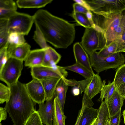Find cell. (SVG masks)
Masks as SVG:
<instances>
[{
  "label": "cell",
  "instance_id": "6da1fadb",
  "mask_svg": "<svg viewBox=\"0 0 125 125\" xmlns=\"http://www.w3.org/2000/svg\"><path fill=\"white\" fill-rule=\"evenodd\" d=\"M33 16L36 27L46 41L55 47L66 48L73 42L75 35L74 24L42 9L38 10Z\"/></svg>",
  "mask_w": 125,
  "mask_h": 125
},
{
  "label": "cell",
  "instance_id": "7a4b0ae2",
  "mask_svg": "<svg viewBox=\"0 0 125 125\" xmlns=\"http://www.w3.org/2000/svg\"><path fill=\"white\" fill-rule=\"evenodd\" d=\"M10 87V96L4 107L14 125H24L36 111L34 102L29 96L25 84L18 81Z\"/></svg>",
  "mask_w": 125,
  "mask_h": 125
},
{
  "label": "cell",
  "instance_id": "3957f363",
  "mask_svg": "<svg viewBox=\"0 0 125 125\" xmlns=\"http://www.w3.org/2000/svg\"><path fill=\"white\" fill-rule=\"evenodd\" d=\"M92 14L94 23L105 39V47L120 39L125 28V9L117 13Z\"/></svg>",
  "mask_w": 125,
  "mask_h": 125
},
{
  "label": "cell",
  "instance_id": "277c9868",
  "mask_svg": "<svg viewBox=\"0 0 125 125\" xmlns=\"http://www.w3.org/2000/svg\"><path fill=\"white\" fill-rule=\"evenodd\" d=\"M89 55L91 67L98 74L110 69L118 68L124 64L125 62V55L121 52L107 57H101L95 51Z\"/></svg>",
  "mask_w": 125,
  "mask_h": 125
},
{
  "label": "cell",
  "instance_id": "5b68a950",
  "mask_svg": "<svg viewBox=\"0 0 125 125\" xmlns=\"http://www.w3.org/2000/svg\"><path fill=\"white\" fill-rule=\"evenodd\" d=\"M90 55L105 46L106 41L102 32L96 26L86 28L80 43Z\"/></svg>",
  "mask_w": 125,
  "mask_h": 125
},
{
  "label": "cell",
  "instance_id": "8992f818",
  "mask_svg": "<svg viewBox=\"0 0 125 125\" xmlns=\"http://www.w3.org/2000/svg\"><path fill=\"white\" fill-rule=\"evenodd\" d=\"M34 23L33 15L17 12L8 20V33L9 34L11 32H16L27 35Z\"/></svg>",
  "mask_w": 125,
  "mask_h": 125
},
{
  "label": "cell",
  "instance_id": "52a82bcc",
  "mask_svg": "<svg viewBox=\"0 0 125 125\" xmlns=\"http://www.w3.org/2000/svg\"><path fill=\"white\" fill-rule=\"evenodd\" d=\"M23 62L14 58H9L0 70V79L7 86L10 87L18 82L23 68Z\"/></svg>",
  "mask_w": 125,
  "mask_h": 125
},
{
  "label": "cell",
  "instance_id": "ba28073f",
  "mask_svg": "<svg viewBox=\"0 0 125 125\" xmlns=\"http://www.w3.org/2000/svg\"><path fill=\"white\" fill-rule=\"evenodd\" d=\"M86 6L93 13H115L125 9V0H84Z\"/></svg>",
  "mask_w": 125,
  "mask_h": 125
},
{
  "label": "cell",
  "instance_id": "9c48e42d",
  "mask_svg": "<svg viewBox=\"0 0 125 125\" xmlns=\"http://www.w3.org/2000/svg\"><path fill=\"white\" fill-rule=\"evenodd\" d=\"M31 75L33 78L40 81L46 79L66 78L68 72L61 66L56 65L48 67L41 65L31 68Z\"/></svg>",
  "mask_w": 125,
  "mask_h": 125
},
{
  "label": "cell",
  "instance_id": "30bf717a",
  "mask_svg": "<svg viewBox=\"0 0 125 125\" xmlns=\"http://www.w3.org/2000/svg\"><path fill=\"white\" fill-rule=\"evenodd\" d=\"M25 85L29 96L34 103L39 104L46 101L45 92L40 81L33 78Z\"/></svg>",
  "mask_w": 125,
  "mask_h": 125
},
{
  "label": "cell",
  "instance_id": "8fae6325",
  "mask_svg": "<svg viewBox=\"0 0 125 125\" xmlns=\"http://www.w3.org/2000/svg\"><path fill=\"white\" fill-rule=\"evenodd\" d=\"M54 98L38 104L39 108L37 111L42 123L45 125H52Z\"/></svg>",
  "mask_w": 125,
  "mask_h": 125
},
{
  "label": "cell",
  "instance_id": "7c38bea8",
  "mask_svg": "<svg viewBox=\"0 0 125 125\" xmlns=\"http://www.w3.org/2000/svg\"><path fill=\"white\" fill-rule=\"evenodd\" d=\"M31 46L25 43L19 45L9 44L7 49L8 59L12 58L25 61L31 51Z\"/></svg>",
  "mask_w": 125,
  "mask_h": 125
},
{
  "label": "cell",
  "instance_id": "4fadbf2b",
  "mask_svg": "<svg viewBox=\"0 0 125 125\" xmlns=\"http://www.w3.org/2000/svg\"><path fill=\"white\" fill-rule=\"evenodd\" d=\"M73 51L76 63L84 67L94 74V73L91 67L88 54L81 44L78 42L75 43Z\"/></svg>",
  "mask_w": 125,
  "mask_h": 125
},
{
  "label": "cell",
  "instance_id": "5bb4252c",
  "mask_svg": "<svg viewBox=\"0 0 125 125\" xmlns=\"http://www.w3.org/2000/svg\"><path fill=\"white\" fill-rule=\"evenodd\" d=\"M46 48L31 50L24 61L25 66L31 68L42 65Z\"/></svg>",
  "mask_w": 125,
  "mask_h": 125
},
{
  "label": "cell",
  "instance_id": "9a60e30c",
  "mask_svg": "<svg viewBox=\"0 0 125 125\" xmlns=\"http://www.w3.org/2000/svg\"><path fill=\"white\" fill-rule=\"evenodd\" d=\"M124 100L123 97L116 89L111 97L105 102L108 107L110 117L114 115L121 110L123 105Z\"/></svg>",
  "mask_w": 125,
  "mask_h": 125
},
{
  "label": "cell",
  "instance_id": "2e32d148",
  "mask_svg": "<svg viewBox=\"0 0 125 125\" xmlns=\"http://www.w3.org/2000/svg\"><path fill=\"white\" fill-rule=\"evenodd\" d=\"M103 84V82L99 74L94 73L84 93L89 98L92 99L101 92Z\"/></svg>",
  "mask_w": 125,
  "mask_h": 125
},
{
  "label": "cell",
  "instance_id": "e0dca14e",
  "mask_svg": "<svg viewBox=\"0 0 125 125\" xmlns=\"http://www.w3.org/2000/svg\"><path fill=\"white\" fill-rule=\"evenodd\" d=\"M16 3L12 0H0V19L8 20L17 11Z\"/></svg>",
  "mask_w": 125,
  "mask_h": 125
},
{
  "label": "cell",
  "instance_id": "ac0fdd59",
  "mask_svg": "<svg viewBox=\"0 0 125 125\" xmlns=\"http://www.w3.org/2000/svg\"><path fill=\"white\" fill-rule=\"evenodd\" d=\"M62 78H50L40 81L45 92L46 101L55 97L56 88Z\"/></svg>",
  "mask_w": 125,
  "mask_h": 125
},
{
  "label": "cell",
  "instance_id": "d6986e66",
  "mask_svg": "<svg viewBox=\"0 0 125 125\" xmlns=\"http://www.w3.org/2000/svg\"><path fill=\"white\" fill-rule=\"evenodd\" d=\"M67 118L62 111L59 101L55 97L53 101V115L52 125H66Z\"/></svg>",
  "mask_w": 125,
  "mask_h": 125
},
{
  "label": "cell",
  "instance_id": "ffe728a7",
  "mask_svg": "<svg viewBox=\"0 0 125 125\" xmlns=\"http://www.w3.org/2000/svg\"><path fill=\"white\" fill-rule=\"evenodd\" d=\"M61 55L52 48L48 46L46 49L45 56L42 65L53 67L60 61Z\"/></svg>",
  "mask_w": 125,
  "mask_h": 125
},
{
  "label": "cell",
  "instance_id": "44dd1931",
  "mask_svg": "<svg viewBox=\"0 0 125 125\" xmlns=\"http://www.w3.org/2000/svg\"><path fill=\"white\" fill-rule=\"evenodd\" d=\"M65 78H63L61 80L56 88L55 94V97L57 98L62 109L63 112L66 95L68 86L65 81Z\"/></svg>",
  "mask_w": 125,
  "mask_h": 125
},
{
  "label": "cell",
  "instance_id": "7402d4cb",
  "mask_svg": "<svg viewBox=\"0 0 125 125\" xmlns=\"http://www.w3.org/2000/svg\"><path fill=\"white\" fill-rule=\"evenodd\" d=\"M98 109L87 107L84 109L80 118L79 125H91L97 118Z\"/></svg>",
  "mask_w": 125,
  "mask_h": 125
},
{
  "label": "cell",
  "instance_id": "603a6c76",
  "mask_svg": "<svg viewBox=\"0 0 125 125\" xmlns=\"http://www.w3.org/2000/svg\"><path fill=\"white\" fill-rule=\"evenodd\" d=\"M52 0H18L16 3L20 8H39L44 7Z\"/></svg>",
  "mask_w": 125,
  "mask_h": 125
},
{
  "label": "cell",
  "instance_id": "cb8c5ba5",
  "mask_svg": "<svg viewBox=\"0 0 125 125\" xmlns=\"http://www.w3.org/2000/svg\"><path fill=\"white\" fill-rule=\"evenodd\" d=\"M110 118V114L107 105L104 101H103L98 109L96 125H105Z\"/></svg>",
  "mask_w": 125,
  "mask_h": 125
},
{
  "label": "cell",
  "instance_id": "d4e9b609",
  "mask_svg": "<svg viewBox=\"0 0 125 125\" xmlns=\"http://www.w3.org/2000/svg\"><path fill=\"white\" fill-rule=\"evenodd\" d=\"M103 84L100 92V97L98 101L102 102L105 99L104 101L106 102L112 96L116 89L113 81L112 82H109L107 85L105 84V80H103Z\"/></svg>",
  "mask_w": 125,
  "mask_h": 125
},
{
  "label": "cell",
  "instance_id": "484cf974",
  "mask_svg": "<svg viewBox=\"0 0 125 125\" xmlns=\"http://www.w3.org/2000/svg\"><path fill=\"white\" fill-rule=\"evenodd\" d=\"M61 67L66 70H67L82 75L85 79L92 77L93 75L85 67L76 63L70 66H61Z\"/></svg>",
  "mask_w": 125,
  "mask_h": 125
},
{
  "label": "cell",
  "instance_id": "4316f807",
  "mask_svg": "<svg viewBox=\"0 0 125 125\" xmlns=\"http://www.w3.org/2000/svg\"><path fill=\"white\" fill-rule=\"evenodd\" d=\"M7 24L8 20L0 19V48L8 42Z\"/></svg>",
  "mask_w": 125,
  "mask_h": 125
},
{
  "label": "cell",
  "instance_id": "83f0119b",
  "mask_svg": "<svg viewBox=\"0 0 125 125\" xmlns=\"http://www.w3.org/2000/svg\"><path fill=\"white\" fill-rule=\"evenodd\" d=\"M113 81L116 89L121 85L125 84V64L118 68Z\"/></svg>",
  "mask_w": 125,
  "mask_h": 125
},
{
  "label": "cell",
  "instance_id": "f1b7e54d",
  "mask_svg": "<svg viewBox=\"0 0 125 125\" xmlns=\"http://www.w3.org/2000/svg\"><path fill=\"white\" fill-rule=\"evenodd\" d=\"M71 16L79 25L86 28L93 27V26L86 15L82 14L75 13L73 11Z\"/></svg>",
  "mask_w": 125,
  "mask_h": 125
},
{
  "label": "cell",
  "instance_id": "f546056e",
  "mask_svg": "<svg viewBox=\"0 0 125 125\" xmlns=\"http://www.w3.org/2000/svg\"><path fill=\"white\" fill-rule=\"evenodd\" d=\"M92 77L80 81H77L74 79L69 80L65 78V81L68 85L78 88L80 89L81 94L84 92Z\"/></svg>",
  "mask_w": 125,
  "mask_h": 125
},
{
  "label": "cell",
  "instance_id": "4dcf8cb0",
  "mask_svg": "<svg viewBox=\"0 0 125 125\" xmlns=\"http://www.w3.org/2000/svg\"><path fill=\"white\" fill-rule=\"evenodd\" d=\"M24 36L16 32L11 33L9 35L8 42L9 44L17 45H22L25 43Z\"/></svg>",
  "mask_w": 125,
  "mask_h": 125
},
{
  "label": "cell",
  "instance_id": "1f68e13d",
  "mask_svg": "<svg viewBox=\"0 0 125 125\" xmlns=\"http://www.w3.org/2000/svg\"><path fill=\"white\" fill-rule=\"evenodd\" d=\"M117 50L116 45L115 43L114 42L104 48L99 52H97V53L100 57H105L117 53Z\"/></svg>",
  "mask_w": 125,
  "mask_h": 125
},
{
  "label": "cell",
  "instance_id": "d6a6232c",
  "mask_svg": "<svg viewBox=\"0 0 125 125\" xmlns=\"http://www.w3.org/2000/svg\"><path fill=\"white\" fill-rule=\"evenodd\" d=\"M11 93L10 87L0 83V103L7 102L9 100Z\"/></svg>",
  "mask_w": 125,
  "mask_h": 125
},
{
  "label": "cell",
  "instance_id": "836d02e7",
  "mask_svg": "<svg viewBox=\"0 0 125 125\" xmlns=\"http://www.w3.org/2000/svg\"><path fill=\"white\" fill-rule=\"evenodd\" d=\"M33 39L41 48L45 49L48 47L47 45L46 41L42 34L39 30L36 27L34 31Z\"/></svg>",
  "mask_w": 125,
  "mask_h": 125
},
{
  "label": "cell",
  "instance_id": "e575fe53",
  "mask_svg": "<svg viewBox=\"0 0 125 125\" xmlns=\"http://www.w3.org/2000/svg\"><path fill=\"white\" fill-rule=\"evenodd\" d=\"M24 125H43L37 111L31 115Z\"/></svg>",
  "mask_w": 125,
  "mask_h": 125
},
{
  "label": "cell",
  "instance_id": "d590c367",
  "mask_svg": "<svg viewBox=\"0 0 125 125\" xmlns=\"http://www.w3.org/2000/svg\"><path fill=\"white\" fill-rule=\"evenodd\" d=\"M9 45L8 42L5 46L0 48V70L2 69L8 60L7 49Z\"/></svg>",
  "mask_w": 125,
  "mask_h": 125
},
{
  "label": "cell",
  "instance_id": "8d00e7d4",
  "mask_svg": "<svg viewBox=\"0 0 125 125\" xmlns=\"http://www.w3.org/2000/svg\"><path fill=\"white\" fill-rule=\"evenodd\" d=\"M115 42L117 46V52H125V28L120 39Z\"/></svg>",
  "mask_w": 125,
  "mask_h": 125
},
{
  "label": "cell",
  "instance_id": "74e56055",
  "mask_svg": "<svg viewBox=\"0 0 125 125\" xmlns=\"http://www.w3.org/2000/svg\"><path fill=\"white\" fill-rule=\"evenodd\" d=\"M73 12L75 13H78L86 15L90 10L85 6L79 3H76L73 5Z\"/></svg>",
  "mask_w": 125,
  "mask_h": 125
},
{
  "label": "cell",
  "instance_id": "f35d334b",
  "mask_svg": "<svg viewBox=\"0 0 125 125\" xmlns=\"http://www.w3.org/2000/svg\"><path fill=\"white\" fill-rule=\"evenodd\" d=\"M121 110L114 115L110 117V125H119L121 117Z\"/></svg>",
  "mask_w": 125,
  "mask_h": 125
},
{
  "label": "cell",
  "instance_id": "ab89813d",
  "mask_svg": "<svg viewBox=\"0 0 125 125\" xmlns=\"http://www.w3.org/2000/svg\"><path fill=\"white\" fill-rule=\"evenodd\" d=\"M88 105L84 102H82V107L79 112L77 118L75 125H79L80 118L85 109L88 107Z\"/></svg>",
  "mask_w": 125,
  "mask_h": 125
},
{
  "label": "cell",
  "instance_id": "60d3db41",
  "mask_svg": "<svg viewBox=\"0 0 125 125\" xmlns=\"http://www.w3.org/2000/svg\"><path fill=\"white\" fill-rule=\"evenodd\" d=\"M8 112L5 107L0 108V124L1 122L3 120H5L7 118V113Z\"/></svg>",
  "mask_w": 125,
  "mask_h": 125
},
{
  "label": "cell",
  "instance_id": "b9f144b4",
  "mask_svg": "<svg viewBox=\"0 0 125 125\" xmlns=\"http://www.w3.org/2000/svg\"><path fill=\"white\" fill-rule=\"evenodd\" d=\"M116 89L123 97L125 96V84L121 85Z\"/></svg>",
  "mask_w": 125,
  "mask_h": 125
},
{
  "label": "cell",
  "instance_id": "7bdbcfd3",
  "mask_svg": "<svg viewBox=\"0 0 125 125\" xmlns=\"http://www.w3.org/2000/svg\"><path fill=\"white\" fill-rule=\"evenodd\" d=\"M80 92V89L78 87H75L72 90V92L73 94L75 96L78 95Z\"/></svg>",
  "mask_w": 125,
  "mask_h": 125
},
{
  "label": "cell",
  "instance_id": "ee69618b",
  "mask_svg": "<svg viewBox=\"0 0 125 125\" xmlns=\"http://www.w3.org/2000/svg\"><path fill=\"white\" fill-rule=\"evenodd\" d=\"M122 115L124 119V123L125 125V109L123 111Z\"/></svg>",
  "mask_w": 125,
  "mask_h": 125
},
{
  "label": "cell",
  "instance_id": "f6af8a7d",
  "mask_svg": "<svg viewBox=\"0 0 125 125\" xmlns=\"http://www.w3.org/2000/svg\"><path fill=\"white\" fill-rule=\"evenodd\" d=\"M96 119L94 121L91 125H96Z\"/></svg>",
  "mask_w": 125,
  "mask_h": 125
},
{
  "label": "cell",
  "instance_id": "bcb514c9",
  "mask_svg": "<svg viewBox=\"0 0 125 125\" xmlns=\"http://www.w3.org/2000/svg\"><path fill=\"white\" fill-rule=\"evenodd\" d=\"M105 125H110L109 119L108 120Z\"/></svg>",
  "mask_w": 125,
  "mask_h": 125
},
{
  "label": "cell",
  "instance_id": "7dc6e473",
  "mask_svg": "<svg viewBox=\"0 0 125 125\" xmlns=\"http://www.w3.org/2000/svg\"><path fill=\"white\" fill-rule=\"evenodd\" d=\"M123 97L124 98V100H125V96H123Z\"/></svg>",
  "mask_w": 125,
  "mask_h": 125
},
{
  "label": "cell",
  "instance_id": "c3c4849f",
  "mask_svg": "<svg viewBox=\"0 0 125 125\" xmlns=\"http://www.w3.org/2000/svg\"></svg>",
  "mask_w": 125,
  "mask_h": 125
},
{
  "label": "cell",
  "instance_id": "681fc988",
  "mask_svg": "<svg viewBox=\"0 0 125 125\" xmlns=\"http://www.w3.org/2000/svg\"></svg>",
  "mask_w": 125,
  "mask_h": 125
}]
</instances>
